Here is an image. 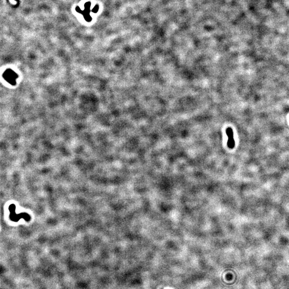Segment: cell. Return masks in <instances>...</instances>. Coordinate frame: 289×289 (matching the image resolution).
<instances>
[{
  "mask_svg": "<svg viewBox=\"0 0 289 289\" xmlns=\"http://www.w3.org/2000/svg\"><path fill=\"white\" fill-rule=\"evenodd\" d=\"M226 134L228 137V140L227 142V146L230 149H233L235 146V142L233 138V129L230 127L226 128Z\"/></svg>",
  "mask_w": 289,
  "mask_h": 289,
  "instance_id": "6da1fadb",
  "label": "cell"
}]
</instances>
